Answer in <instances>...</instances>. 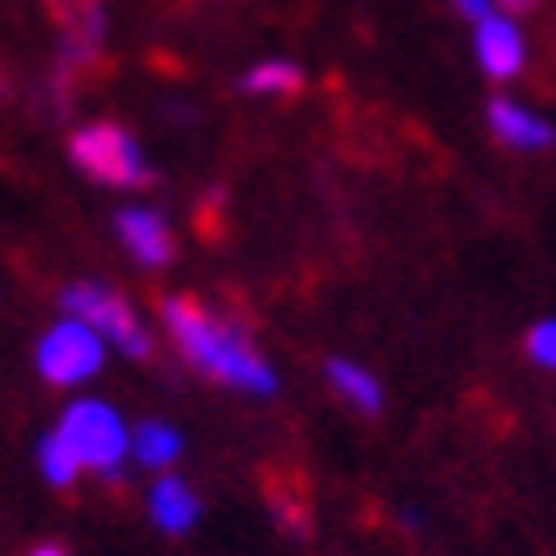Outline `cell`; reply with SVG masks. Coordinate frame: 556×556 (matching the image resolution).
Masks as SVG:
<instances>
[{
	"label": "cell",
	"mask_w": 556,
	"mask_h": 556,
	"mask_svg": "<svg viewBox=\"0 0 556 556\" xmlns=\"http://www.w3.org/2000/svg\"><path fill=\"white\" fill-rule=\"evenodd\" d=\"M149 510H153V526H159V531H169V536H185L189 526L200 521V495H194L185 480L164 475V480L153 485V495H149Z\"/></svg>",
	"instance_id": "obj_9"
},
{
	"label": "cell",
	"mask_w": 556,
	"mask_h": 556,
	"mask_svg": "<svg viewBox=\"0 0 556 556\" xmlns=\"http://www.w3.org/2000/svg\"><path fill=\"white\" fill-rule=\"evenodd\" d=\"M36 368H41V378L56 383V388H72V383H83V378H92V372L102 368L98 332L77 317L56 321L47 338L36 342Z\"/></svg>",
	"instance_id": "obj_5"
},
{
	"label": "cell",
	"mask_w": 556,
	"mask_h": 556,
	"mask_svg": "<svg viewBox=\"0 0 556 556\" xmlns=\"http://www.w3.org/2000/svg\"><path fill=\"white\" fill-rule=\"evenodd\" d=\"M327 378H332V388H338L353 408H363V414H378V408H383V393H378V383H372V372H363L357 363L332 357V363H327Z\"/></svg>",
	"instance_id": "obj_10"
},
{
	"label": "cell",
	"mask_w": 556,
	"mask_h": 556,
	"mask_svg": "<svg viewBox=\"0 0 556 556\" xmlns=\"http://www.w3.org/2000/svg\"><path fill=\"white\" fill-rule=\"evenodd\" d=\"M134 455L143 459L149 470H164V465H174V459H179V434H174L169 424H159V419L138 424V429H134Z\"/></svg>",
	"instance_id": "obj_11"
},
{
	"label": "cell",
	"mask_w": 556,
	"mask_h": 556,
	"mask_svg": "<svg viewBox=\"0 0 556 556\" xmlns=\"http://www.w3.org/2000/svg\"><path fill=\"white\" fill-rule=\"evenodd\" d=\"M31 556H67V552H62V546H36Z\"/></svg>",
	"instance_id": "obj_17"
},
{
	"label": "cell",
	"mask_w": 556,
	"mask_h": 556,
	"mask_svg": "<svg viewBox=\"0 0 556 556\" xmlns=\"http://www.w3.org/2000/svg\"><path fill=\"white\" fill-rule=\"evenodd\" d=\"M62 306H67V317L87 321V327H92V332H102V338H113L123 353H134V357H149L153 353L149 332L138 327L134 306L123 302L118 291L83 281V287H67V291H62Z\"/></svg>",
	"instance_id": "obj_4"
},
{
	"label": "cell",
	"mask_w": 556,
	"mask_h": 556,
	"mask_svg": "<svg viewBox=\"0 0 556 556\" xmlns=\"http://www.w3.org/2000/svg\"><path fill=\"white\" fill-rule=\"evenodd\" d=\"M485 118H490V134L501 138L506 149H516V153H541V149H552L556 143L552 123L536 118V113H526V108H516V102H506V98L490 102Z\"/></svg>",
	"instance_id": "obj_7"
},
{
	"label": "cell",
	"mask_w": 556,
	"mask_h": 556,
	"mask_svg": "<svg viewBox=\"0 0 556 556\" xmlns=\"http://www.w3.org/2000/svg\"><path fill=\"white\" fill-rule=\"evenodd\" d=\"M56 434L72 444V455L83 459V470H102V475H113L123 450L134 444L128 429H123V419L108 404H98V399L72 404L67 414H62V429H56Z\"/></svg>",
	"instance_id": "obj_3"
},
{
	"label": "cell",
	"mask_w": 556,
	"mask_h": 556,
	"mask_svg": "<svg viewBox=\"0 0 556 556\" xmlns=\"http://www.w3.org/2000/svg\"><path fill=\"white\" fill-rule=\"evenodd\" d=\"M72 164L83 174H92L98 185L113 189H149L153 174L138 153L134 134H123L118 123H92L83 134H72Z\"/></svg>",
	"instance_id": "obj_2"
},
{
	"label": "cell",
	"mask_w": 556,
	"mask_h": 556,
	"mask_svg": "<svg viewBox=\"0 0 556 556\" xmlns=\"http://www.w3.org/2000/svg\"><path fill=\"white\" fill-rule=\"evenodd\" d=\"M526 353H531V363H536V368H552L556 372V317L536 321V327L526 332Z\"/></svg>",
	"instance_id": "obj_14"
},
{
	"label": "cell",
	"mask_w": 556,
	"mask_h": 556,
	"mask_svg": "<svg viewBox=\"0 0 556 556\" xmlns=\"http://www.w3.org/2000/svg\"><path fill=\"white\" fill-rule=\"evenodd\" d=\"M164 321H169L179 353L200 372L219 378L225 388H240V393H261V399L276 393V372L266 368V357L255 353L251 338L240 332L236 321L215 317V312L204 302H194V296H169V302H164Z\"/></svg>",
	"instance_id": "obj_1"
},
{
	"label": "cell",
	"mask_w": 556,
	"mask_h": 556,
	"mask_svg": "<svg viewBox=\"0 0 556 556\" xmlns=\"http://www.w3.org/2000/svg\"><path fill=\"white\" fill-rule=\"evenodd\" d=\"M475 56H480L485 77H495V83L521 77V67H526V41H521V31H516V21H510V16L475 21Z\"/></svg>",
	"instance_id": "obj_6"
},
{
	"label": "cell",
	"mask_w": 556,
	"mask_h": 556,
	"mask_svg": "<svg viewBox=\"0 0 556 556\" xmlns=\"http://www.w3.org/2000/svg\"><path fill=\"white\" fill-rule=\"evenodd\" d=\"M118 236H123V245L134 251L138 266H169L174 261L169 225H164V215H153V210H123Z\"/></svg>",
	"instance_id": "obj_8"
},
{
	"label": "cell",
	"mask_w": 556,
	"mask_h": 556,
	"mask_svg": "<svg viewBox=\"0 0 556 556\" xmlns=\"http://www.w3.org/2000/svg\"><path fill=\"white\" fill-rule=\"evenodd\" d=\"M240 92H302V72L291 62H261L240 77Z\"/></svg>",
	"instance_id": "obj_13"
},
{
	"label": "cell",
	"mask_w": 556,
	"mask_h": 556,
	"mask_svg": "<svg viewBox=\"0 0 556 556\" xmlns=\"http://www.w3.org/2000/svg\"><path fill=\"white\" fill-rule=\"evenodd\" d=\"M501 5H506V16H516V11H531L536 0H501Z\"/></svg>",
	"instance_id": "obj_16"
},
{
	"label": "cell",
	"mask_w": 556,
	"mask_h": 556,
	"mask_svg": "<svg viewBox=\"0 0 556 556\" xmlns=\"http://www.w3.org/2000/svg\"><path fill=\"white\" fill-rule=\"evenodd\" d=\"M36 459H41V475H47L56 490H67L77 475H83V459L72 455V444L62 434H47L41 439V450H36Z\"/></svg>",
	"instance_id": "obj_12"
},
{
	"label": "cell",
	"mask_w": 556,
	"mask_h": 556,
	"mask_svg": "<svg viewBox=\"0 0 556 556\" xmlns=\"http://www.w3.org/2000/svg\"><path fill=\"white\" fill-rule=\"evenodd\" d=\"M455 11L465 21H485V16H495V11H490V0H455Z\"/></svg>",
	"instance_id": "obj_15"
}]
</instances>
